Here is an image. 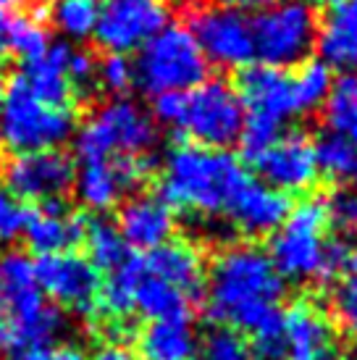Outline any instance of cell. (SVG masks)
<instances>
[{
	"instance_id": "21",
	"label": "cell",
	"mask_w": 357,
	"mask_h": 360,
	"mask_svg": "<svg viewBox=\"0 0 357 360\" xmlns=\"http://www.w3.org/2000/svg\"><path fill=\"white\" fill-rule=\"evenodd\" d=\"M69 56L71 45H63V42L50 45L40 58L24 63L19 82L42 103L60 105V108H74L77 92L69 82Z\"/></svg>"
},
{
	"instance_id": "25",
	"label": "cell",
	"mask_w": 357,
	"mask_h": 360,
	"mask_svg": "<svg viewBox=\"0 0 357 360\" xmlns=\"http://www.w3.org/2000/svg\"><path fill=\"white\" fill-rule=\"evenodd\" d=\"M134 310L150 321H187L189 300L145 269L134 287Z\"/></svg>"
},
{
	"instance_id": "27",
	"label": "cell",
	"mask_w": 357,
	"mask_h": 360,
	"mask_svg": "<svg viewBox=\"0 0 357 360\" xmlns=\"http://www.w3.org/2000/svg\"><path fill=\"white\" fill-rule=\"evenodd\" d=\"M82 245L87 250L84 258L98 271H108L110 274V271L119 269L121 263L129 258V248H126V242L121 237L119 226L108 219H87Z\"/></svg>"
},
{
	"instance_id": "23",
	"label": "cell",
	"mask_w": 357,
	"mask_h": 360,
	"mask_svg": "<svg viewBox=\"0 0 357 360\" xmlns=\"http://www.w3.org/2000/svg\"><path fill=\"white\" fill-rule=\"evenodd\" d=\"M318 51L328 69H357V0H339L318 27Z\"/></svg>"
},
{
	"instance_id": "38",
	"label": "cell",
	"mask_w": 357,
	"mask_h": 360,
	"mask_svg": "<svg viewBox=\"0 0 357 360\" xmlns=\"http://www.w3.org/2000/svg\"><path fill=\"white\" fill-rule=\"evenodd\" d=\"M334 313H337L339 323L349 331L357 334V279L344 281L334 295Z\"/></svg>"
},
{
	"instance_id": "24",
	"label": "cell",
	"mask_w": 357,
	"mask_h": 360,
	"mask_svg": "<svg viewBox=\"0 0 357 360\" xmlns=\"http://www.w3.org/2000/svg\"><path fill=\"white\" fill-rule=\"evenodd\" d=\"M137 345L142 360H192L197 350L187 321H150Z\"/></svg>"
},
{
	"instance_id": "7",
	"label": "cell",
	"mask_w": 357,
	"mask_h": 360,
	"mask_svg": "<svg viewBox=\"0 0 357 360\" xmlns=\"http://www.w3.org/2000/svg\"><path fill=\"white\" fill-rule=\"evenodd\" d=\"M77 129L74 108L50 105L34 98L19 79L0 101V142L16 153L58 150Z\"/></svg>"
},
{
	"instance_id": "20",
	"label": "cell",
	"mask_w": 357,
	"mask_h": 360,
	"mask_svg": "<svg viewBox=\"0 0 357 360\" xmlns=\"http://www.w3.org/2000/svg\"><path fill=\"white\" fill-rule=\"evenodd\" d=\"M289 208L292 205H289L287 195L268 187L266 181L247 176L242 181V187L234 192V198H231L223 213L245 234H268V231H276L284 224Z\"/></svg>"
},
{
	"instance_id": "45",
	"label": "cell",
	"mask_w": 357,
	"mask_h": 360,
	"mask_svg": "<svg viewBox=\"0 0 357 360\" xmlns=\"http://www.w3.org/2000/svg\"><path fill=\"white\" fill-rule=\"evenodd\" d=\"M349 266H352V271L357 274V245L352 248V250H349Z\"/></svg>"
},
{
	"instance_id": "11",
	"label": "cell",
	"mask_w": 357,
	"mask_h": 360,
	"mask_svg": "<svg viewBox=\"0 0 357 360\" xmlns=\"http://www.w3.org/2000/svg\"><path fill=\"white\" fill-rule=\"evenodd\" d=\"M74 163L60 150L16 153L3 163V184L19 202H58L74 187Z\"/></svg>"
},
{
	"instance_id": "26",
	"label": "cell",
	"mask_w": 357,
	"mask_h": 360,
	"mask_svg": "<svg viewBox=\"0 0 357 360\" xmlns=\"http://www.w3.org/2000/svg\"><path fill=\"white\" fill-rule=\"evenodd\" d=\"M42 21L45 19L27 13H0V48L24 63L40 58L53 45L48 27Z\"/></svg>"
},
{
	"instance_id": "6",
	"label": "cell",
	"mask_w": 357,
	"mask_h": 360,
	"mask_svg": "<svg viewBox=\"0 0 357 360\" xmlns=\"http://www.w3.org/2000/svg\"><path fill=\"white\" fill-rule=\"evenodd\" d=\"M155 121L137 103L116 98L100 105L77 129V155L82 163L113 158H137L155 145Z\"/></svg>"
},
{
	"instance_id": "15",
	"label": "cell",
	"mask_w": 357,
	"mask_h": 360,
	"mask_svg": "<svg viewBox=\"0 0 357 360\" xmlns=\"http://www.w3.org/2000/svg\"><path fill=\"white\" fill-rule=\"evenodd\" d=\"M260 176L268 187L287 195V192H305L318 179V163L313 140L302 131L281 134L260 158H255Z\"/></svg>"
},
{
	"instance_id": "39",
	"label": "cell",
	"mask_w": 357,
	"mask_h": 360,
	"mask_svg": "<svg viewBox=\"0 0 357 360\" xmlns=\"http://www.w3.org/2000/svg\"><path fill=\"white\" fill-rule=\"evenodd\" d=\"M8 360H89L79 347L74 345H42V347H32V350L16 352Z\"/></svg>"
},
{
	"instance_id": "14",
	"label": "cell",
	"mask_w": 357,
	"mask_h": 360,
	"mask_svg": "<svg viewBox=\"0 0 357 360\" xmlns=\"http://www.w3.org/2000/svg\"><path fill=\"white\" fill-rule=\"evenodd\" d=\"M150 171L152 166L145 155L82 163V169L74 174V190L84 208L105 213L116 208L126 192L148 179Z\"/></svg>"
},
{
	"instance_id": "29",
	"label": "cell",
	"mask_w": 357,
	"mask_h": 360,
	"mask_svg": "<svg viewBox=\"0 0 357 360\" xmlns=\"http://www.w3.org/2000/svg\"><path fill=\"white\" fill-rule=\"evenodd\" d=\"M316 163L318 174H326L328 179L342 181V184H355L357 181V150L337 131H323L316 142Z\"/></svg>"
},
{
	"instance_id": "44",
	"label": "cell",
	"mask_w": 357,
	"mask_h": 360,
	"mask_svg": "<svg viewBox=\"0 0 357 360\" xmlns=\"http://www.w3.org/2000/svg\"><path fill=\"white\" fill-rule=\"evenodd\" d=\"M8 90V82H6V66L0 63V101H3V95Z\"/></svg>"
},
{
	"instance_id": "37",
	"label": "cell",
	"mask_w": 357,
	"mask_h": 360,
	"mask_svg": "<svg viewBox=\"0 0 357 360\" xmlns=\"http://www.w3.org/2000/svg\"><path fill=\"white\" fill-rule=\"evenodd\" d=\"M95 74H98V63H95V58H92L87 51H74V48H71L69 82L77 95H84L92 84H98V82H95Z\"/></svg>"
},
{
	"instance_id": "5",
	"label": "cell",
	"mask_w": 357,
	"mask_h": 360,
	"mask_svg": "<svg viewBox=\"0 0 357 360\" xmlns=\"http://www.w3.org/2000/svg\"><path fill=\"white\" fill-rule=\"evenodd\" d=\"M208 69L210 63L189 27L166 24L139 48L134 60V84L152 98L169 92H189L208 79Z\"/></svg>"
},
{
	"instance_id": "46",
	"label": "cell",
	"mask_w": 357,
	"mask_h": 360,
	"mask_svg": "<svg viewBox=\"0 0 357 360\" xmlns=\"http://www.w3.org/2000/svg\"><path fill=\"white\" fill-rule=\"evenodd\" d=\"M305 3H310V6H313V3H316V6H337L339 0H305Z\"/></svg>"
},
{
	"instance_id": "19",
	"label": "cell",
	"mask_w": 357,
	"mask_h": 360,
	"mask_svg": "<svg viewBox=\"0 0 357 360\" xmlns=\"http://www.w3.org/2000/svg\"><path fill=\"white\" fill-rule=\"evenodd\" d=\"M87 219L69 210L63 202H45L34 213H27L24 224V240L37 258L40 255H56V252H69L77 245H82Z\"/></svg>"
},
{
	"instance_id": "43",
	"label": "cell",
	"mask_w": 357,
	"mask_h": 360,
	"mask_svg": "<svg viewBox=\"0 0 357 360\" xmlns=\"http://www.w3.org/2000/svg\"><path fill=\"white\" fill-rule=\"evenodd\" d=\"M27 3H32V0H0V13H13V11L27 6Z\"/></svg>"
},
{
	"instance_id": "16",
	"label": "cell",
	"mask_w": 357,
	"mask_h": 360,
	"mask_svg": "<svg viewBox=\"0 0 357 360\" xmlns=\"http://www.w3.org/2000/svg\"><path fill=\"white\" fill-rule=\"evenodd\" d=\"M237 95L247 116L273 121L278 127H284L287 119L302 113L292 74H287L284 69L266 66V63L242 71Z\"/></svg>"
},
{
	"instance_id": "8",
	"label": "cell",
	"mask_w": 357,
	"mask_h": 360,
	"mask_svg": "<svg viewBox=\"0 0 357 360\" xmlns=\"http://www.w3.org/2000/svg\"><path fill=\"white\" fill-rule=\"evenodd\" d=\"M326 226V210L320 200H302L289 208L268 248V258L281 279L320 281V266L328 245Z\"/></svg>"
},
{
	"instance_id": "22",
	"label": "cell",
	"mask_w": 357,
	"mask_h": 360,
	"mask_svg": "<svg viewBox=\"0 0 357 360\" xmlns=\"http://www.w3.org/2000/svg\"><path fill=\"white\" fill-rule=\"evenodd\" d=\"M145 269L178 290L187 300H195L202 292L205 281V263L197 248H192L189 242H166L158 250H152L145 258Z\"/></svg>"
},
{
	"instance_id": "40",
	"label": "cell",
	"mask_w": 357,
	"mask_h": 360,
	"mask_svg": "<svg viewBox=\"0 0 357 360\" xmlns=\"http://www.w3.org/2000/svg\"><path fill=\"white\" fill-rule=\"evenodd\" d=\"M349 266V250L337 240H328L326 255H323V266H320V281H334L339 274Z\"/></svg>"
},
{
	"instance_id": "9",
	"label": "cell",
	"mask_w": 357,
	"mask_h": 360,
	"mask_svg": "<svg viewBox=\"0 0 357 360\" xmlns=\"http://www.w3.org/2000/svg\"><path fill=\"white\" fill-rule=\"evenodd\" d=\"M249 24L255 56L273 69L308 60L318 37L316 11L305 0H273Z\"/></svg>"
},
{
	"instance_id": "34",
	"label": "cell",
	"mask_w": 357,
	"mask_h": 360,
	"mask_svg": "<svg viewBox=\"0 0 357 360\" xmlns=\"http://www.w3.org/2000/svg\"><path fill=\"white\" fill-rule=\"evenodd\" d=\"M95 82H98L100 87H105L108 92H113V95H124V92H129L131 84H134V63H131L126 56L108 53V56L98 63Z\"/></svg>"
},
{
	"instance_id": "1",
	"label": "cell",
	"mask_w": 357,
	"mask_h": 360,
	"mask_svg": "<svg viewBox=\"0 0 357 360\" xmlns=\"http://www.w3.org/2000/svg\"><path fill=\"white\" fill-rule=\"evenodd\" d=\"M281 297L284 279L258 245H231L216 255L208 279V308L216 321L249 337L273 334L281 331Z\"/></svg>"
},
{
	"instance_id": "13",
	"label": "cell",
	"mask_w": 357,
	"mask_h": 360,
	"mask_svg": "<svg viewBox=\"0 0 357 360\" xmlns=\"http://www.w3.org/2000/svg\"><path fill=\"white\" fill-rule=\"evenodd\" d=\"M189 32L195 34L205 60L221 69H239L255 58L252 24L239 11L221 8V6L200 8L192 16Z\"/></svg>"
},
{
	"instance_id": "2",
	"label": "cell",
	"mask_w": 357,
	"mask_h": 360,
	"mask_svg": "<svg viewBox=\"0 0 357 360\" xmlns=\"http://www.w3.org/2000/svg\"><path fill=\"white\" fill-rule=\"evenodd\" d=\"M245 179V169L226 150L184 142L171 148L166 155L160 176V200L171 210L216 216L226 210Z\"/></svg>"
},
{
	"instance_id": "10",
	"label": "cell",
	"mask_w": 357,
	"mask_h": 360,
	"mask_svg": "<svg viewBox=\"0 0 357 360\" xmlns=\"http://www.w3.org/2000/svg\"><path fill=\"white\" fill-rule=\"evenodd\" d=\"M169 24L166 0H100L95 40L116 56L139 51Z\"/></svg>"
},
{
	"instance_id": "17",
	"label": "cell",
	"mask_w": 357,
	"mask_h": 360,
	"mask_svg": "<svg viewBox=\"0 0 357 360\" xmlns=\"http://www.w3.org/2000/svg\"><path fill=\"white\" fill-rule=\"evenodd\" d=\"M284 360H337L334 326L316 302L297 300L281 313Z\"/></svg>"
},
{
	"instance_id": "3",
	"label": "cell",
	"mask_w": 357,
	"mask_h": 360,
	"mask_svg": "<svg viewBox=\"0 0 357 360\" xmlns=\"http://www.w3.org/2000/svg\"><path fill=\"white\" fill-rule=\"evenodd\" d=\"M66 316L42 295L34 260L21 250L0 252V350L16 352L53 345Z\"/></svg>"
},
{
	"instance_id": "4",
	"label": "cell",
	"mask_w": 357,
	"mask_h": 360,
	"mask_svg": "<svg viewBox=\"0 0 357 360\" xmlns=\"http://www.w3.org/2000/svg\"><path fill=\"white\" fill-rule=\"evenodd\" d=\"M152 121L187 134L195 145L226 150L242 134L245 105L237 90L223 79H205L189 92L158 95Z\"/></svg>"
},
{
	"instance_id": "35",
	"label": "cell",
	"mask_w": 357,
	"mask_h": 360,
	"mask_svg": "<svg viewBox=\"0 0 357 360\" xmlns=\"http://www.w3.org/2000/svg\"><path fill=\"white\" fill-rule=\"evenodd\" d=\"M326 224L339 231H357V190L355 187H339L323 202Z\"/></svg>"
},
{
	"instance_id": "28",
	"label": "cell",
	"mask_w": 357,
	"mask_h": 360,
	"mask_svg": "<svg viewBox=\"0 0 357 360\" xmlns=\"http://www.w3.org/2000/svg\"><path fill=\"white\" fill-rule=\"evenodd\" d=\"M328 131H337L357 150V77L347 74L334 79V87L326 98Z\"/></svg>"
},
{
	"instance_id": "31",
	"label": "cell",
	"mask_w": 357,
	"mask_h": 360,
	"mask_svg": "<svg viewBox=\"0 0 357 360\" xmlns=\"http://www.w3.org/2000/svg\"><path fill=\"white\" fill-rule=\"evenodd\" d=\"M294 79V90H297V101L302 113L316 110L326 103L328 92L334 87V77L323 60H305L297 69V74H292Z\"/></svg>"
},
{
	"instance_id": "32",
	"label": "cell",
	"mask_w": 357,
	"mask_h": 360,
	"mask_svg": "<svg viewBox=\"0 0 357 360\" xmlns=\"http://www.w3.org/2000/svg\"><path fill=\"white\" fill-rule=\"evenodd\" d=\"M202 360H252V355L237 329H216L202 342Z\"/></svg>"
},
{
	"instance_id": "41",
	"label": "cell",
	"mask_w": 357,
	"mask_h": 360,
	"mask_svg": "<svg viewBox=\"0 0 357 360\" xmlns=\"http://www.w3.org/2000/svg\"><path fill=\"white\" fill-rule=\"evenodd\" d=\"M92 360H137V355L129 350L126 342H110L105 340V345H100Z\"/></svg>"
},
{
	"instance_id": "33",
	"label": "cell",
	"mask_w": 357,
	"mask_h": 360,
	"mask_svg": "<svg viewBox=\"0 0 357 360\" xmlns=\"http://www.w3.org/2000/svg\"><path fill=\"white\" fill-rule=\"evenodd\" d=\"M278 137H281V127H278V124L245 113V124H242L239 142H242V150H245V155H247L249 160L260 158Z\"/></svg>"
},
{
	"instance_id": "36",
	"label": "cell",
	"mask_w": 357,
	"mask_h": 360,
	"mask_svg": "<svg viewBox=\"0 0 357 360\" xmlns=\"http://www.w3.org/2000/svg\"><path fill=\"white\" fill-rule=\"evenodd\" d=\"M24 224H27V208L24 202H19L6 184L0 181V245L19 240L24 234Z\"/></svg>"
},
{
	"instance_id": "18",
	"label": "cell",
	"mask_w": 357,
	"mask_h": 360,
	"mask_svg": "<svg viewBox=\"0 0 357 360\" xmlns=\"http://www.w3.org/2000/svg\"><path fill=\"white\" fill-rule=\"evenodd\" d=\"M119 231L129 250H158L176 231L174 210L158 195H134L119 210Z\"/></svg>"
},
{
	"instance_id": "42",
	"label": "cell",
	"mask_w": 357,
	"mask_h": 360,
	"mask_svg": "<svg viewBox=\"0 0 357 360\" xmlns=\"http://www.w3.org/2000/svg\"><path fill=\"white\" fill-rule=\"evenodd\" d=\"M221 8H231V11H239V13H245V11H263L266 6H271L273 0H219Z\"/></svg>"
},
{
	"instance_id": "30",
	"label": "cell",
	"mask_w": 357,
	"mask_h": 360,
	"mask_svg": "<svg viewBox=\"0 0 357 360\" xmlns=\"http://www.w3.org/2000/svg\"><path fill=\"white\" fill-rule=\"evenodd\" d=\"M100 16V0H53L50 19L69 40H87L95 34Z\"/></svg>"
},
{
	"instance_id": "12",
	"label": "cell",
	"mask_w": 357,
	"mask_h": 360,
	"mask_svg": "<svg viewBox=\"0 0 357 360\" xmlns=\"http://www.w3.org/2000/svg\"><path fill=\"white\" fill-rule=\"evenodd\" d=\"M37 287L56 308L77 310L82 316L95 313L100 295V271L77 250L40 255L34 260Z\"/></svg>"
}]
</instances>
